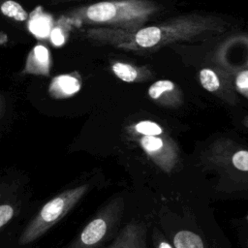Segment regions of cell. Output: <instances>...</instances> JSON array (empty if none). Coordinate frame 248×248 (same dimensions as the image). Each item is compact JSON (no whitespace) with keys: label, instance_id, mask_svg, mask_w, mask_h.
Returning <instances> with one entry per match:
<instances>
[{"label":"cell","instance_id":"1","mask_svg":"<svg viewBox=\"0 0 248 248\" xmlns=\"http://www.w3.org/2000/svg\"><path fill=\"white\" fill-rule=\"evenodd\" d=\"M228 23L221 17L188 13L135 31L98 27L85 30V36L98 43L139 53L153 52L180 42H194L224 33Z\"/></svg>","mask_w":248,"mask_h":248},{"label":"cell","instance_id":"2","mask_svg":"<svg viewBox=\"0 0 248 248\" xmlns=\"http://www.w3.org/2000/svg\"><path fill=\"white\" fill-rule=\"evenodd\" d=\"M161 10L162 6L153 0H108L72 9L63 16L73 24L135 31Z\"/></svg>","mask_w":248,"mask_h":248},{"label":"cell","instance_id":"3","mask_svg":"<svg viewBox=\"0 0 248 248\" xmlns=\"http://www.w3.org/2000/svg\"><path fill=\"white\" fill-rule=\"evenodd\" d=\"M89 189V184L79 185L48 201L21 232L18 243L26 245L43 236L84 197Z\"/></svg>","mask_w":248,"mask_h":248},{"label":"cell","instance_id":"4","mask_svg":"<svg viewBox=\"0 0 248 248\" xmlns=\"http://www.w3.org/2000/svg\"><path fill=\"white\" fill-rule=\"evenodd\" d=\"M123 211L122 197L110 200L96 213L68 248H99L115 232Z\"/></svg>","mask_w":248,"mask_h":248},{"label":"cell","instance_id":"5","mask_svg":"<svg viewBox=\"0 0 248 248\" xmlns=\"http://www.w3.org/2000/svg\"><path fill=\"white\" fill-rule=\"evenodd\" d=\"M138 142L145 155L164 172L170 173L179 162V148L167 133L156 136H139Z\"/></svg>","mask_w":248,"mask_h":248},{"label":"cell","instance_id":"6","mask_svg":"<svg viewBox=\"0 0 248 248\" xmlns=\"http://www.w3.org/2000/svg\"><path fill=\"white\" fill-rule=\"evenodd\" d=\"M201 85L208 92L229 103H233L234 86L232 71L227 68H202L199 71Z\"/></svg>","mask_w":248,"mask_h":248},{"label":"cell","instance_id":"7","mask_svg":"<svg viewBox=\"0 0 248 248\" xmlns=\"http://www.w3.org/2000/svg\"><path fill=\"white\" fill-rule=\"evenodd\" d=\"M147 94L154 103L161 107L176 108L183 104L180 87L170 79L156 80L149 86Z\"/></svg>","mask_w":248,"mask_h":248},{"label":"cell","instance_id":"8","mask_svg":"<svg viewBox=\"0 0 248 248\" xmlns=\"http://www.w3.org/2000/svg\"><path fill=\"white\" fill-rule=\"evenodd\" d=\"M107 248H146L145 225L136 221L130 222Z\"/></svg>","mask_w":248,"mask_h":248},{"label":"cell","instance_id":"9","mask_svg":"<svg viewBox=\"0 0 248 248\" xmlns=\"http://www.w3.org/2000/svg\"><path fill=\"white\" fill-rule=\"evenodd\" d=\"M81 89L80 77L76 73L54 77L48 85V94L51 98L61 100L76 95Z\"/></svg>","mask_w":248,"mask_h":248},{"label":"cell","instance_id":"10","mask_svg":"<svg viewBox=\"0 0 248 248\" xmlns=\"http://www.w3.org/2000/svg\"><path fill=\"white\" fill-rule=\"evenodd\" d=\"M50 55L48 49L43 45L35 46L29 52L23 73L37 76H49Z\"/></svg>","mask_w":248,"mask_h":248},{"label":"cell","instance_id":"11","mask_svg":"<svg viewBox=\"0 0 248 248\" xmlns=\"http://www.w3.org/2000/svg\"><path fill=\"white\" fill-rule=\"evenodd\" d=\"M112 73L125 82H142L153 77L151 70L146 66H136L122 61L111 64Z\"/></svg>","mask_w":248,"mask_h":248},{"label":"cell","instance_id":"12","mask_svg":"<svg viewBox=\"0 0 248 248\" xmlns=\"http://www.w3.org/2000/svg\"><path fill=\"white\" fill-rule=\"evenodd\" d=\"M40 8L41 7H38V9L29 15L30 20L28 26L31 33L36 37L45 38L49 36L54 23L52 17L49 15L44 13Z\"/></svg>","mask_w":248,"mask_h":248},{"label":"cell","instance_id":"13","mask_svg":"<svg viewBox=\"0 0 248 248\" xmlns=\"http://www.w3.org/2000/svg\"><path fill=\"white\" fill-rule=\"evenodd\" d=\"M71 25H74L70 19L65 16H61L57 23H55L50 31V42L55 46H61L67 41L68 33L71 29Z\"/></svg>","mask_w":248,"mask_h":248},{"label":"cell","instance_id":"14","mask_svg":"<svg viewBox=\"0 0 248 248\" xmlns=\"http://www.w3.org/2000/svg\"><path fill=\"white\" fill-rule=\"evenodd\" d=\"M175 248H204L202 239L197 233L190 231H179L173 237Z\"/></svg>","mask_w":248,"mask_h":248},{"label":"cell","instance_id":"15","mask_svg":"<svg viewBox=\"0 0 248 248\" xmlns=\"http://www.w3.org/2000/svg\"><path fill=\"white\" fill-rule=\"evenodd\" d=\"M1 13L11 18H14L17 21H25L29 18V14L22 8V6L14 1V0H6L0 6Z\"/></svg>","mask_w":248,"mask_h":248},{"label":"cell","instance_id":"16","mask_svg":"<svg viewBox=\"0 0 248 248\" xmlns=\"http://www.w3.org/2000/svg\"><path fill=\"white\" fill-rule=\"evenodd\" d=\"M132 130L137 136H156L166 133L160 124L151 120L139 121L132 126Z\"/></svg>","mask_w":248,"mask_h":248},{"label":"cell","instance_id":"17","mask_svg":"<svg viewBox=\"0 0 248 248\" xmlns=\"http://www.w3.org/2000/svg\"><path fill=\"white\" fill-rule=\"evenodd\" d=\"M231 168L239 172H248V149L238 148L229 154Z\"/></svg>","mask_w":248,"mask_h":248},{"label":"cell","instance_id":"18","mask_svg":"<svg viewBox=\"0 0 248 248\" xmlns=\"http://www.w3.org/2000/svg\"><path fill=\"white\" fill-rule=\"evenodd\" d=\"M233 86L236 92L248 99V69H241L235 72Z\"/></svg>","mask_w":248,"mask_h":248},{"label":"cell","instance_id":"19","mask_svg":"<svg viewBox=\"0 0 248 248\" xmlns=\"http://www.w3.org/2000/svg\"><path fill=\"white\" fill-rule=\"evenodd\" d=\"M16 213L15 207L10 203L0 204V229L12 220Z\"/></svg>","mask_w":248,"mask_h":248},{"label":"cell","instance_id":"20","mask_svg":"<svg viewBox=\"0 0 248 248\" xmlns=\"http://www.w3.org/2000/svg\"><path fill=\"white\" fill-rule=\"evenodd\" d=\"M157 248H173L168 241L166 240H160L158 242V245H157Z\"/></svg>","mask_w":248,"mask_h":248},{"label":"cell","instance_id":"21","mask_svg":"<svg viewBox=\"0 0 248 248\" xmlns=\"http://www.w3.org/2000/svg\"><path fill=\"white\" fill-rule=\"evenodd\" d=\"M5 107H6V103H5V99L2 95H0V117L2 116V114L5 111Z\"/></svg>","mask_w":248,"mask_h":248},{"label":"cell","instance_id":"22","mask_svg":"<svg viewBox=\"0 0 248 248\" xmlns=\"http://www.w3.org/2000/svg\"><path fill=\"white\" fill-rule=\"evenodd\" d=\"M53 3H60V2H70V1H78V0H48Z\"/></svg>","mask_w":248,"mask_h":248},{"label":"cell","instance_id":"23","mask_svg":"<svg viewBox=\"0 0 248 248\" xmlns=\"http://www.w3.org/2000/svg\"><path fill=\"white\" fill-rule=\"evenodd\" d=\"M243 124L245 125L246 128H248V116L244 117V119H243Z\"/></svg>","mask_w":248,"mask_h":248}]
</instances>
